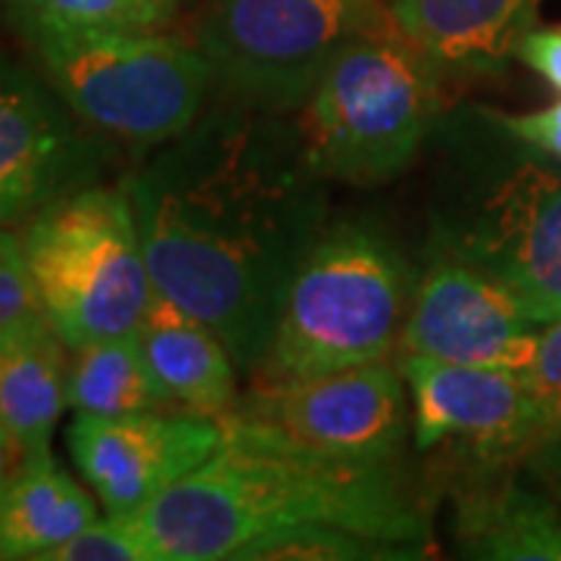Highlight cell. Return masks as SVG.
I'll list each match as a JSON object with an SVG mask.
<instances>
[{
  "label": "cell",
  "mask_w": 561,
  "mask_h": 561,
  "mask_svg": "<svg viewBox=\"0 0 561 561\" xmlns=\"http://www.w3.org/2000/svg\"><path fill=\"white\" fill-rule=\"evenodd\" d=\"M153 290L209 324L253 375L287 284L328 225L324 179L278 113L231 103L125 181Z\"/></svg>",
  "instance_id": "cell-1"
},
{
  "label": "cell",
  "mask_w": 561,
  "mask_h": 561,
  "mask_svg": "<svg viewBox=\"0 0 561 561\" xmlns=\"http://www.w3.org/2000/svg\"><path fill=\"white\" fill-rule=\"evenodd\" d=\"M153 561H241L290 530L337 527L431 552V524L397 461H343L287 443L241 415L225 419L216 456L128 515Z\"/></svg>",
  "instance_id": "cell-2"
},
{
  "label": "cell",
  "mask_w": 561,
  "mask_h": 561,
  "mask_svg": "<svg viewBox=\"0 0 561 561\" xmlns=\"http://www.w3.org/2000/svg\"><path fill=\"white\" fill-rule=\"evenodd\" d=\"M412 268L378 225H324L287 284L253 383L302 381L390 359L412 300Z\"/></svg>",
  "instance_id": "cell-3"
},
{
  "label": "cell",
  "mask_w": 561,
  "mask_h": 561,
  "mask_svg": "<svg viewBox=\"0 0 561 561\" xmlns=\"http://www.w3.org/2000/svg\"><path fill=\"white\" fill-rule=\"evenodd\" d=\"M440 79V66L400 32L350 41L297 110L309 165L346 184L402 175L437 125Z\"/></svg>",
  "instance_id": "cell-4"
},
{
  "label": "cell",
  "mask_w": 561,
  "mask_h": 561,
  "mask_svg": "<svg viewBox=\"0 0 561 561\" xmlns=\"http://www.w3.org/2000/svg\"><path fill=\"white\" fill-rule=\"evenodd\" d=\"M41 309L69 350L138 334L153 280L128 187L84 184L22 221Z\"/></svg>",
  "instance_id": "cell-5"
},
{
  "label": "cell",
  "mask_w": 561,
  "mask_h": 561,
  "mask_svg": "<svg viewBox=\"0 0 561 561\" xmlns=\"http://www.w3.org/2000/svg\"><path fill=\"white\" fill-rule=\"evenodd\" d=\"M81 122L135 147L184 135L216 88L194 41L162 32H22Z\"/></svg>",
  "instance_id": "cell-6"
},
{
  "label": "cell",
  "mask_w": 561,
  "mask_h": 561,
  "mask_svg": "<svg viewBox=\"0 0 561 561\" xmlns=\"http://www.w3.org/2000/svg\"><path fill=\"white\" fill-rule=\"evenodd\" d=\"M387 32V0H206L191 41L231 103L287 116L350 41Z\"/></svg>",
  "instance_id": "cell-7"
},
{
  "label": "cell",
  "mask_w": 561,
  "mask_h": 561,
  "mask_svg": "<svg viewBox=\"0 0 561 561\" xmlns=\"http://www.w3.org/2000/svg\"><path fill=\"white\" fill-rule=\"evenodd\" d=\"M522 302L537 324L561 319V172L527 160L437 225V247Z\"/></svg>",
  "instance_id": "cell-8"
},
{
  "label": "cell",
  "mask_w": 561,
  "mask_h": 561,
  "mask_svg": "<svg viewBox=\"0 0 561 561\" xmlns=\"http://www.w3.org/2000/svg\"><path fill=\"white\" fill-rule=\"evenodd\" d=\"M409 409L400 362L375 359L302 381L253 383L231 415L328 459L390 465L412 431Z\"/></svg>",
  "instance_id": "cell-9"
},
{
  "label": "cell",
  "mask_w": 561,
  "mask_h": 561,
  "mask_svg": "<svg viewBox=\"0 0 561 561\" xmlns=\"http://www.w3.org/2000/svg\"><path fill=\"white\" fill-rule=\"evenodd\" d=\"M225 421L194 409L135 415L76 412L66 443L106 515H131L216 456Z\"/></svg>",
  "instance_id": "cell-10"
},
{
  "label": "cell",
  "mask_w": 561,
  "mask_h": 561,
  "mask_svg": "<svg viewBox=\"0 0 561 561\" xmlns=\"http://www.w3.org/2000/svg\"><path fill=\"white\" fill-rule=\"evenodd\" d=\"M421 453L449 446L459 465H515L534 456V397L524 371L400 356Z\"/></svg>",
  "instance_id": "cell-11"
},
{
  "label": "cell",
  "mask_w": 561,
  "mask_h": 561,
  "mask_svg": "<svg viewBox=\"0 0 561 561\" xmlns=\"http://www.w3.org/2000/svg\"><path fill=\"white\" fill-rule=\"evenodd\" d=\"M540 328L500 280L434 250L412 287L400 346L402 356L524 371L537 353Z\"/></svg>",
  "instance_id": "cell-12"
},
{
  "label": "cell",
  "mask_w": 561,
  "mask_h": 561,
  "mask_svg": "<svg viewBox=\"0 0 561 561\" xmlns=\"http://www.w3.org/2000/svg\"><path fill=\"white\" fill-rule=\"evenodd\" d=\"M101 147L50 81L0 60V225H16L94 184Z\"/></svg>",
  "instance_id": "cell-13"
},
{
  "label": "cell",
  "mask_w": 561,
  "mask_h": 561,
  "mask_svg": "<svg viewBox=\"0 0 561 561\" xmlns=\"http://www.w3.org/2000/svg\"><path fill=\"white\" fill-rule=\"evenodd\" d=\"M515 465H459L453 540L465 559L561 561V505L512 474Z\"/></svg>",
  "instance_id": "cell-14"
},
{
  "label": "cell",
  "mask_w": 561,
  "mask_h": 561,
  "mask_svg": "<svg viewBox=\"0 0 561 561\" xmlns=\"http://www.w3.org/2000/svg\"><path fill=\"white\" fill-rule=\"evenodd\" d=\"M400 35L443 76H490L515 57L540 0H387Z\"/></svg>",
  "instance_id": "cell-15"
},
{
  "label": "cell",
  "mask_w": 561,
  "mask_h": 561,
  "mask_svg": "<svg viewBox=\"0 0 561 561\" xmlns=\"http://www.w3.org/2000/svg\"><path fill=\"white\" fill-rule=\"evenodd\" d=\"M138 343L172 405L179 402L221 421L238 409L241 368L209 324L153 294L138 328Z\"/></svg>",
  "instance_id": "cell-16"
},
{
  "label": "cell",
  "mask_w": 561,
  "mask_h": 561,
  "mask_svg": "<svg viewBox=\"0 0 561 561\" xmlns=\"http://www.w3.org/2000/svg\"><path fill=\"white\" fill-rule=\"evenodd\" d=\"M66 343L47 319L0 331V424L25 459L50 456V437L66 402Z\"/></svg>",
  "instance_id": "cell-17"
},
{
  "label": "cell",
  "mask_w": 561,
  "mask_h": 561,
  "mask_svg": "<svg viewBox=\"0 0 561 561\" xmlns=\"http://www.w3.org/2000/svg\"><path fill=\"white\" fill-rule=\"evenodd\" d=\"M98 496L50 456L25 459L0 490V561H44L57 546L98 522Z\"/></svg>",
  "instance_id": "cell-18"
},
{
  "label": "cell",
  "mask_w": 561,
  "mask_h": 561,
  "mask_svg": "<svg viewBox=\"0 0 561 561\" xmlns=\"http://www.w3.org/2000/svg\"><path fill=\"white\" fill-rule=\"evenodd\" d=\"M66 402L88 415H135L172 405L140 353L138 334L76 346L69 359Z\"/></svg>",
  "instance_id": "cell-19"
},
{
  "label": "cell",
  "mask_w": 561,
  "mask_h": 561,
  "mask_svg": "<svg viewBox=\"0 0 561 561\" xmlns=\"http://www.w3.org/2000/svg\"><path fill=\"white\" fill-rule=\"evenodd\" d=\"M20 32H162L175 16L162 0H3Z\"/></svg>",
  "instance_id": "cell-20"
},
{
  "label": "cell",
  "mask_w": 561,
  "mask_h": 561,
  "mask_svg": "<svg viewBox=\"0 0 561 561\" xmlns=\"http://www.w3.org/2000/svg\"><path fill=\"white\" fill-rule=\"evenodd\" d=\"M534 397V456L527 468L559 471L561 465V319L542 324L537 353L524 368Z\"/></svg>",
  "instance_id": "cell-21"
},
{
  "label": "cell",
  "mask_w": 561,
  "mask_h": 561,
  "mask_svg": "<svg viewBox=\"0 0 561 561\" xmlns=\"http://www.w3.org/2000/svg\"><path fill=\"white\" fill-rule=\"evenodd\" d=\"M44 561H153L128 515H106L88 524Z\"/></svg>",
  "instance_id": "cell-22"
},
{
  "label": "cell",
  "mask_w": 561,
  "mask_h": 561,
  "mask_svg": "<svg viewBox=\"0 0 561 561\" xmlns=\"http://www.w3.org/2000/svg\"><path fill=\"white\" fill-rule=\"evenodd\" d=\"M47 319L38 290L25 262L20 231L0 225V331L20 328L25 321Z\"/></svg>",
  "instance_id": "cell-23"
},
{
  "label": "cell",
  "mask_w": 561,
  "mask_h": 561,
  "mask_svg": "<svg viewBox=\"0 0 561 561\" xmlns=\"http://www.w3.org/2000/svg\"><path fill=\"white\" fill-rule=\"evenodd\" d=\"M486 119L505 135L522 140L527 147H534L537 153L549 160L561 162V101L552 106H542L534 113H496L486 110Z\"/></svg>",
  "instance_id": "cell-24"
},
{
  "label": "cell",
  "mask_w": 561,
  "mask_h": 561,
  "mask_svg": "<svg viewBox=\"0 0 561 561\" xmlns=\"http://www.w3.org/2000/svg\"><path fill=\"white\" fill-rule=\"evenodd\" d=\"M515 57L530 66L534 72H540L542 79L549 81L556 91H561V25L552 28H530L518 47Z\"/></svg>",
  "instance_id": "cell-25"
},
{
  "label": "cell",
  "mask_w": 561,
  "mask_h": 561,
  "mask_svg": "<svg viewBox=\"0 0 561 561\" xmlns=\"http://www.w3.org/2000/svg\"><path fill=\"white\" fill-rule=\"evenodd\" d=\"M22 465H25V453H22V446L13 440V434L0 424V490L20 474Z\"/></svg>",
  "instance_id": "cell-26"
},
{
  "label": "cell",
  "mask_w": 561,
  "mask_h": 561,
  "mask_svg": "<svg viewBox=\"0 0 561 561\" xmlns=\"http://www.w3.org/2000/svg\"><path fill=\"white\" fill-rule=\"evenodd\" d=\"M162 3H165V7H169V10H172V13H175V10H179V3H181V0H162Z\"/></svg>",
  "instance_id": "cell-27"
}]
</instances>
